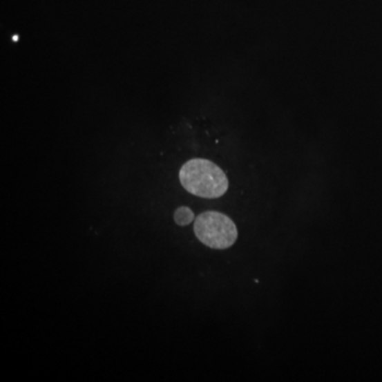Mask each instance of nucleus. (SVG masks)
Wrapping results in <instances>:
<instances>
[{
	"label": "nucleus",
	"instance_id": "obj_3",
	"mask_svg": "<svg viewBox=\"0 0 382 382\" xmlns=\"http://www.w3.org/2000/svg\"><path fill=\"white\" fill-rule=\"evenodd\" d=\"M173 219L179 227H187L195 220V213L189 207H181L174 211Z\"/></svg>",
	"mask_w": 382,
	"mask_h": 382
},
{
	"label": "nucleus",
	"instance_id": "obj_2",
	"mask_svg": "<svg viewBox=\"0 0 382 382\" xmlns=\"http://www.w3.org/2000/svg\"><path fill=\"white\" fill-rule=\"evenodd\" d=\"M193 231L200 242L213 249H229L238 238L233 220L219 211H204L198 216Z\"/></svg>",
	"mask_w": 382,
	"mask_h": 382
},
{
	"label": "nucleus",
	"instance_id": "obj_1",
	"mask_svg": "<svg viewBox=\"0 0 382 382\" xmlns=\"http://www.w3.org/2000/svg\"><path fill=\"white\" fill-rule=\"evenodd\" d=\"M180 182L191 195L203 199H218L229 189L227 174L205 158H193L182 166Z\"/></svg>",
	"mask_w": 382,
	"mask_h": 382
}]
</instances>
